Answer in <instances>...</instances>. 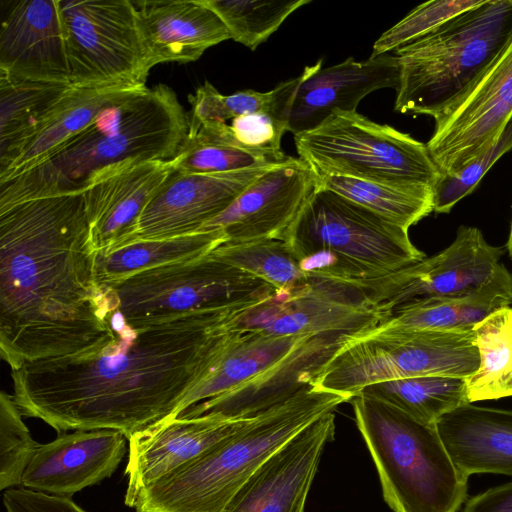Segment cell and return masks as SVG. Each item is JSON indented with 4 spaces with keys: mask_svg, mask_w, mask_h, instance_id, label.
<instances>
[{
    "mask_svg": "<svg viewBox=\"0 0 512 512\" xmlns=\"http://www.w3.org/2000/svg\"><path fill=\"white\" fill-rule=\"evenodd\" d=\"M354 336L333 332L307 336L261 373L222 395L191 406L179 416L256 417L312 387L326 363Z\"/></svg>",
    "mask_w": 512,
    "mask_h": 512,
    "instance_id": "17",
    "label": "cell"
},
{
    "mask_svg": "<svg viewBox=\"0 0 512 512\" xmlns=\"http://www.w3.org/2000/svg\"><path fill=\"white\" fill-rule=\"evenodd\" d=\"M351 401L390 508L458 512L467 498L468 478L454 465L436 426L362 393Z\"/></svg>",
    "mask_w": 512,
    "mask_h": 512,
    "instance_id": "6",
    "label": "cell"
},
{
    "mask_svg": "<svg viewBox=\"0 0 512 512\" xmlns=\"http://www.w3.org/2000/svg\"><path fill=\"white\" fill-rule=\"evenodd\" d=\"M176 171L170 160H125L96 172L82 192L97 253L133 242L140 216Z\"/></svg>",
    "mask_w": 512,
    "mask_h": 512,
    "instance_id": "16",
    "label": "cell"
},
{
    "mask_svg": "<svg viewBox=\"0 0 512 512\" xmlns=\"http://www.w3.org/2000/svg\"><path fill=\"white\" fill-rule=\"evenodd\" d=\"M0 75L70 84L60 0L13 2L1 25Z\"/></svg>",
    "mask_w": 512,
    "mask_h": 512,
    "instance_id": "22",
    "label": "cell"
},
{
    "mask_svg": "<svg viewBox=\"0 0 512 512\" xmlns=\"http://www.w3.org/2000/svg\"><path fill=\"white\" fill-rule=\"evenodd\" d=\"M348 400L309 387L254 417L180 469L141 490L135 512H224L255 471L281 446Z\"/></svg>",
    "mask_w": 512,
    "mask_h": 512,
    "instance_id": "4",
    "label": "cell"
},
{
    "mask_svg": "<svg viewBox=\"0 0 512 512\" xmlns=\"http://www.w3.org/2000/svg\"><path fill=\"white\" fill-rule=\"evenodd\" d=\"M145 88L72 86L39 128L0 165V183L43 163L89 127L104 110Z\"/></svg>",
    "mask_w": 512,
    "mask_h": 512,
    "instance_id": "26",
    "label": "cell"
},
{
    "mask_svg": "<svg viewBox=\"0 0 512 512\" xmlns=\"http://www.w3.org/2000/svg\"><path fill=\"white\" fill-rule=\"evenodd\" d=\"M456 468L512 476V410L465 404L435 424Z\"/></svg>",
    "mask_w": 512,
    "mask_h": 512,
    "instance_id": "25",
    "label": "cell"
},
{
    "mask_svg": "<svg viewBox=\"0 0 512 512\" xmlns=\"http://www.w3.org/2000/svg\"><path fill=\"white\" fill-rule=\"evenodd\" d=\"M479 366L473 328H381L354 336L315 378L313 387L351 401L365 387L420 376L467 378Z\"/></svg>",
    "mask_w": 512,
    "mask_h": 512,
    "instance_id": "8",
    "label": "cell"
},
{
    "mask_svg": "<svg viewBox=\"0 0 512 512\" xmlns=\"http://www.w3.org/2000/svg\"><path fill=\"white\" fill-rule=\"evenodd\" d=\"M188 132V115L165 84L145 88L104 110L83 132L33 169L0 183V209L82 192L99 170L130 160H170Z\"/></svg>",
    "mask_w": 512,
    "mask_h": 512,
    "instance_id": "3",
    "label": "cell"
},
{
    "mask_svg": "<svg viewBox=\"0 0 512 512\" xmlns=\"http://www.w3.org/2000/svg\"><path fill=\"white\" fill-rule=\"evenodd\" d=\"M229 126L241 147L278 159L288 157L280 148L282 136L288 131L287 123L272 113L241 115L232 119Z\"/></svg>",
    "mask_w": 512,
    "mask_h": 512,
    "instance_id": "41",
    "label": "cell"
},
{
    "mask_svg": "<svg viewBox=\"0 0 512 512\" xmlns=\"http://www.w3.org/2000/svg\"><path fill=\"white\" fill-rule=\"evenodd\" d=\"M270 166L221 173L176 170L143 210L133 242L202 230Z\"/></svg>",
    "mask_w": 512,
    "mask_h": 512,
    "instance_id": "18",
    "label": "cell"
},
{
    "mask_svg": "<svg viewBox=\"0 0 512 512\" xmlns=\"http://www.w3.org/2000/svg\"><path fill=\"white\" fill-rule=\"evenodd\" d=\"M254 418V417H253ZM249 419L210 416L167 418L128 438L125 504L138 493L196 459L246 426Z\"/></svg>",
    "mask_w": 512,
    "mask_h": 512,
    "instance_id": "21",
    "label": "cell"
},
{
    "mask_svg": "<svg viewBox=\"0 0 512 512\" xmlns=\"http://www.w3.org/2000/svg\"><path fill=\"white\" fill-rule=\"evenodd\" d=\"M382 320L380 311L355 284L310 277L301 286L275 291L240 310L229 326L273 336L360 335Z\"/></svg>",
    "mask_w": 512,
    "mask_h": 512,
    "instance_id": "12",
    "label": "cell"
},
{
    "mask_svg": "<svg viewBox=\"0 0 512 512\" xmlns=\"http://www.w3.org/2000/svg\"><path fill=\"white\" fill-rule=\"evenodd\" d=\"M7 512H86L68 496L48 494L29 488H10L3 494Z\"/></svg>",
    "mask_w": 512,
    "mask_h": 512,
    "instance_id": "42",
    "label": "cell"
},
{
    "mask_svg": "<svg viewBox=\"0 0 512 512\" xmlns=\"http://www.w3.org/2000/svg\"><path fill=\"white\" fill-rule=\"evenodd\" d=\"M484 0H433L412 9L402 20L385 31L374 43L370 57L395 52L455 16L481 5Z\"/></svg>",
    "mask_w": 512,
    "mask_h": 512,
    "instance_id": "37",
    "label": "cell"
},
{
    "mask_svg": "<svg viewBox=\"0 0 512 512\" xmlns=\"http://www.w3.org/2000/svg\"><path fill=\"white\" fill-rule=\"evenodd\" d=\"M307 336H273L234 330L207 377L184 398L175 418L191 406L222 395L253 378L283 358Z\"/></svg>",
    "mask_w": 512,
    "mask_h": 512,
    "instance_id": "28",
    "label": "cell"
},
{
    "mask_svg": "<svg viewBox=\"0 0 512 512\" xmlns=\"http://www.w3.org/2000/svg\"><path fill=\"white\" fill-rule=\"evenodd\" d=\"M242 309L141 328L110 314L113 335L101 344L11 369L12 397L23 416L59 433L109 429L128 439L175 418L224 350L234 332L229 321Z\"/></svg>",
    "mask_w": 512,
    "mask_h": 512,
    "instance_id": "1",
    "label": "cell"
},
{
    "mask_svg": "<svg viewBox=\"0 0 512 512\" xmlns=\"http://www.w3.org/2000/svg\"><path fill=\"white\" fill-rule=\"evenodd\" d=\"M311 0H204L223 21L231 39L251 50L278 30L297 9Z\"/></svg>",
    "mask_w": 512,
    "mask_h": 512,
    "instance_id": "36",
    "label": "cell"
},
{
    "mask_svg": "<svg viewBox=\"0 0 512 512\" xmlns=\"http://www.w3.org/2000/svg\"><path fill=\"white\" fill-rule=\"evenodd\" d=\"M101 286L110 314L136 328L198 313L245 308L275 292L271 285L211 252Z\"/></svg>",
    "mask_w": 512,
    "mask_h": 512,
    "instance_id": "7",
    "label": "cell"
},
{
    "mask_svg": "<svg viewBox=\"0 0 512 512\" xmlns=\"http://www.w3.org/2000/svg\"><path fill=\"white\" fill-rule=\"evenodd\" d=\"M71 87L0 75V165L39 128Z\"/></svg>",
    "mask_w": 512,
    "mask_h": 512,
    "instance_id": "30",
    "label": "cell"
},
{
    "mask_svg": "<svg viewBox=\"0 0 512 512\" xmlns=\"http://www.w3.org/2000/svg\"><path fill=\"white\" fill-rule=\"evenodd\" d=\"M512 304V274L502 263L479 288L465 294L413 301L396 308L381 328L455 330L473 328Z\"/></svg>",
    "mask_w": 512,
    "mask_h": 512,
    "instance_id": "27",
    "label": "cell"
},
{
    "mask_svg": "<svg viewBox=\"0 0 512 512\" xmlns=\"http://www.w3.org/2000/svg\"><path fill=\"white\" fill-rule=\"evenodd\" d=\"M96 258L83 192L0 209V355L11 369L112 337Z\"/></svg>",
    "mask_w": 512,
    "mask_h": 512,
    "instance_id": "2",
    "label": "cell"
},
{
    "mask_svg": "<svg viewBox=\"0 0 512 512\" xmlns=\"http://www.w3.org/2000/svg\"><path fill=\"white\" fill-rule=\"evenodd\" d=\"M225 242L223 230L203 229L172 238L140 240L107 254L97 253L98 282L105 285L145 270L198 258Z\"/></svg>",
    "mask_w": 512,
    "mask_h": 512,
    "instance_id": "29",
    "label": "cell"
},
{
    "mask_svg": "<svg viewBox=\"0 0 512 512\" xmlns=\"http://www.w3.org/2000/svg\"><path fill=\"white\" fill-rule=\"evenodd\" d=\"M284 240L296 257L327 249L365 268L375 278L426 257L412 243L407 229L317 185Z\"/></svg>",
    "mask_w": 512,
    "mask_h": 512,
    "instance_id": "10",
    "label": "cell"
},
{
    "mask_svg": "<svg viewBox=\"0 0 512 512\" xmlns=\"http://www.w3.org/2000/svg\"><path fill=\"white\" fill-rule=\"evenodd\" d=\"M69 81L79 88H144L147 66L132 0H60Z\"/></svg>",
    "mask_w": 512,
    "mask_h": 512,
    "instance_id": "11",
    "label": "cell"
},
{
    "mask_svg": "<svg viewBox=\"0 0 512 512\" xmlns=\"http://www.w3.org/2000/svg\"><path fill=\"white\" fill-rule=\"evenodd\" d=\"M461 512H512V481L466 500Z\"/></svg>",
    "mask_w": 512,
    "mask_h": 512,
    "instance_id": "43",
    "label": "cell"
},
{
    "mask_svg": "<svg viewBox=\"0 0 512 512\" xmlns=\"http://www.w3.org/2000/svg\"><path fill=\"white\" fill-rule=\"evenodd\" d=\"M505 248H506V252L508 253L510 259L512 260V218H511L510 229H509V234H508Z\"/></svg>",
    "mask_w": 512,
    "mask_h": 512,
    "instance_id": "44",
    "label": "cell"
},
{
    "mask_svg": "<svg viewBox=\"0 0 512 512\" xmlns=\"http://www.w3.org/2000/svg\"><path fill=\"white\" fill-rule=\"evenodd\" d=\"M360 393L379 399L429 425L468 404L464 378L420 376L380 382Z\"/></svg>",
    "mask_w": 512,
    "mask_h": 512,
    "instance_id": "34",
    "label": "cell"
},
{
    "mask_svg": "<svg viewBox=\"0 0 512 512\" xmlns=\"http://www.w3.org/2000/svg\"><path fill=\"white\" fill-rule=\"evenodd\" d=\"M512 36V0H484L394 52L395 110L435 119L457 101Z\"/></svg>",
    "mask_w": 512,
    "mask_h": 512,
    "instance_id": "5",
    "label": "cell"
},
{
    "mask_svg": "<svg viewBox=\"0 0 512 512\" xmlns=\"http://www.w3.org/2000/svg\"><path fill=\"white\" fill-rule=\"evenodd\" d=\"M512 149V117L495 144L459 173L441 175L433 187L434 212L449 213L452 208L477 187L486 172Z\"/></svg>",
    "mask_w": 512,
    "mask_h": 512,
    "instance_id": "40",
    "label": "cell"
},
{
    "mask_svg": "<svg viewBox=\"0 0 512 512\" xmlns=\"http://www.w3.org/2000/svg\"><path fill=\"white\" fill-rule=\"evenodd\" d=\"M505 251V246L489 244L479 228L461 225L452 243L436 255L385 276L352 283L385 320L404 304L479 288L492 277Z\"/></svg>",
    "mask_w": 512,
    "mask_h": 512,
    "instance_id": "13",
    "label": "cell"
},
{
    "mask_svg": "<svg viewBox=\"0 0 512 512\" xmlns=\"http://www.w3.org/2000/svg\"><path fill=\"white\" fill-rule=\"evenodd\" d=\"M133 2L150 70L165 62L196 61L208 48L231 39L223 21L204 0Z\"/></svg>",
    "mask_w": 512,
    "mask_h": 512,
    "instance_id": "24",
    "label": "cell"
},
{
    "mask_svg": "<svg viewBox=\"0 0 512 512\" xmlns=\"http://www.w3.org/2000/svg\"><path fill=\"white\" fill-rule=\"evenodd\" d=\"M511 117L512 36L469 89L434 119L426 145L441 175H455L484 154Z\"/></svg>",
    "mask_w": 512,
    "mask_h": 512,
    "instance_id": "14",
    "label": "cell"
},
{
    "mask_svg": "<svg viewBox=\"0 0 512 512\" xmlns=\"http://www.w3.org/2000/svg\"><path fill=\"white\" fill-rule=\"evenodd\" d=\"M316 185L409 229L434 212L433 186L393 184L337 175H315Z\"/></svg>",
    "mask_w": 512,
    "mask_h": 512,
    "instance_id": "31",
    "label": "cell"
},
{
    "mask_svg": "<svg viewBox=\"0 0 512 512\" xmlns=\"http://www.w3.org/2000/svg\"><path fill=\"white\" fill-rule=\"evenodd\" d=\"M315 187L316 176L310 167L301 159L290 157L260 174L203 229L223 230L230 243L284 240Z\"/></svg>",
    "mask_w": 512,
    "mask_h": 512,
    "instance_id": "19",
    "label": "cell"
},
{
    "mask_svg": "<svg viewBox=\"0 0 512 512\" xmlns=\"http://www.w3.org/2000/svg\"><path fill=\"white\" fill-rule=\"evenodd\" d=\"M284 118L294 136L314 129L334 111L356 112L369 93L399 85V64L393 54L356 61L353 57L322 68V60L286 81Z\"/></svg>",
    "mask_w": 512,
    "mask_h": 512,
    "instance_id": "15",
    "label": "cell"
},
{
    "mask_svg": "<svg viewBox=\"0 0 512 512\" xmlns=\"http://www.w3.org/2000/svg\"><path fill=\"white\" fill-rule=\"evenodd\" d=\"M479 366L465 378L469 403L512 396V307L496 310L473 327Z\"/></svg>",
    "mask_w": 512,
    "mask_h": 512,
    "instance_id": "33",
    "label": "cell"
},
{
    "mask_svg": "<svg viewBox=\"0 0 512 512\" xmlns=\"http://www.w3.org/2000/svg\"><path fill=\"white\" fill-rule=\"evenodd\" d=\"M290 157L278 159L241 147L226 122L188 121L185 140L173 158L179 172L221 173L270 166Z\"/></svg>",
    "mask_w": 512,
    "mask_h": 512,
    "instance_id": "32",
    "label": "cell"
},
{
    "mask_svg": "<svg viewBox=\"0 0 512 512\" xmlns=\"http://www.w3.org/2000/svg\"><path fill=\"white\" fill-rule=\"evenodd\" d=\"M211 255L266 282L275 291L295 288L310 280L301 270L294 252L282 239L225 242Z\"/></svg>",
    "mask_w": 512,
    "mask_h": 512,
    "instance_id": "35",
    "label": "cell"
},
{
    "mask_svg": "<svg viewBox=\"0 0 512 512\" xmlns=\"http://www.w3.org/2000/svg\"><path fill=\"white\" fill-rule=\"evenodd\" d=\"M12 395H0V489L21 485L23 474L39 443L22 420Z\"/></svg>",
    "mask_w": 512,
    "mask_h": 512,
    "instance_id": "38",
    "label": "cell"
},
{
    "mask_svg": "<svg viewBox=\"0 0 512 512\" xmlns=\"http://www.w3.org/2000/svg\"><path fill=\"white\" fill-rule=\"evenodd\" d=\"M126 439L109 429L60 433L39 444L21 486L69 497L114 473L126 453Z\"/></svg>",
    "mask_w": 512,
    "mask_h": 512,
    "instance_id": "23",
    "label": "cell"
},
{
    "mask_svg": "<svg viewBox=\"0 0 512 512\" xmlns=\"http://www.w3.org/2000/svg\"><path fill=\"white\" fill-rule=\"evenodd\" d=\"M294 141L315 175L433 187L441 176L426 144L357 112L336 110Z\"/></svg>",
    "mask_w": 512,
    "mask_h": 512,
    "instance_id": "9",
    "label": "cell"
},
{
    "mask_svg": "<svg viewBox=\"0 0 512 512\" xmlns=\"http://www.w3.org/2000/svg\"><path fill=\"white\" fill-rule=\"evenodd\" d=\"M335 414L314 420L275 451L249 478L224 512H304Z\"/></svg>",
    "mask_w": 512,
    "mask_h": 512,
    "instance_id": "20",
    "label": "cell"
},
{
    "mask_svg": "<svg viewBox=\"0 0 512 512\" xmlns=\"http://www.w3.org/2000/svg\"><path fill=\"white\" fill-rule=\"evenodd\" d=\"M191 106L188 121L226 122L238 116L268 112L277 117L276 92H258L252 89L242 90L230 95L221 94L210 82L199 86L194 94L188 96Z\"/></svg>",
    "mask_w": 512,
    "mask_h": 512,
    "instance_id": "39",
    "label": "cell"
}]
</instances>
